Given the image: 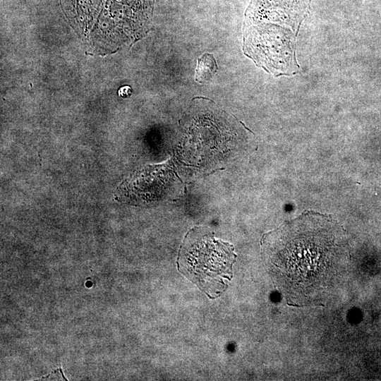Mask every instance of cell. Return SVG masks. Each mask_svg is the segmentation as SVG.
<instances>
[{
	"instance_id": "cell-3",
	"label": "cell",
	"mask_w": 381,
	"mask_h": 381,
	"mask_svg": "<svg viewBox=\"0 0 381 381\" xmlns=\"http://www.w3.org/2000/svg\"><path fill=\"white\" fill-rule=\"evenodd\" d=\"M236 255L228 242L204 234L186 236L178 257L179 270L210 298L222 294L232 278Z\"/></svg>"
},
{
	"instance_id": "cell-4",
	"label": "cell",
	"mask_w": 381,
	"mask_h": 381,
	"mask_svg": "<svg viewBox=\"0 0 381 381\" xmlns=\"http://www.w3.org/2000/svg\"><path fill=\"white\" fill-rule=\"evenodd\" d=\"M218 67L213 55L205 53L198 59L195 80L198 83L210 80L216 73Z\"/></svg>"
},
{
	"instance_id": "cell-5",
	"label": "cell",
	"mask_w": 381,
	"mask_h": 381,
	"mask_svg": "<svg viewBox=\"0 0 381 381\" xmlns=\"http://www.w3.org/2000/svg\"><path fill=\"white\" fill-rule=\"evenodd\" d=\"M131 88L129 86L121 87L119 90V95L123 97H128L131 94Z\"/></svg>"
},
{
	"instance_id": "cell-1",
	"label": "cell",
	"mask_w": 381,
	"mask_h": 381,
	"mask_svg": "<svg viewBox=\"0 0 381 381\" xmlns=\"http://www.w3.org/2000/svg\"><path fill=\"white\" fill-rule=\"evenodd\" d=\"M262 243L275 286L297 305L321 302L349 260L345 231L330 215L311 210L265 234Z\"/></svg>"
},
{
	"instance_id": "cell-2",
	"label": "cell",
	"mask_w": 381,
	"mask_h": 381,
	"mask_svg": "<svg viewBox=\"0 0 381 381\" xmlns=\"http://www.w3.org/2000/svg\"><path fill=\"white\" fill-rule=\"evenodd\" d=\"M310 2V0H253L252 19L258 18L253 21L269 20L270 26L252 32L251 35L261 31H270V36L273 31L275 32L257 57L262 58L260 64H264V68L267 66L275 75L277 71L279 74H294V70L299 68L293 45L296 37L294 31L298 30L308 13Z\"/></svg>"
}]
</instances>
